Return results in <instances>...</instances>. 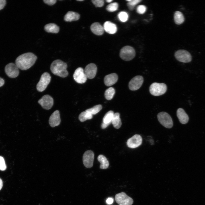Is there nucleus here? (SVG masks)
<instances>
[{
	"label": "nucleus",
	"instance_id": "nucleus-5",
	"mask_svg": "<svg viewBox=\"0 0 205 205\" xmlns=\"http://www.w3.org/2000/svg\"><path fill=\"white\" fill-rule=\"evenodd\" d=\"M157 117L160 124L165 128H170L173 126L172 118L166 112H159L157 114Z\"/></svg>",
	"mask_w": 205,
	"mask_h": 205
},
{
	"label": "nucleus",
	"instance_id": "nucleus-27",
	"mask_svg": "<svg viewBox=\"0 0 205 205\" xmlns=\"http://www.w3.org/2000/svg\"><path fill=\"white\" fill-rule=\"evenodd\" d=\"M93 114L86 111L81 112L79 115V119L81 122H83L87 120L91 119Z\"/></svg>",
	"mask_w": 205,
	"mask_h": 205
},
{
	"label": "nucleus",
	"instance_id": "nucleus-1",
	"mask_svg": "<svg viewBox=\"0 0 205 205\" xmlns=\"http://www.w3.org/2000/svg\"><path fill=\"white\" fill-rule=\"evenodd\" d=\"M37 59V56L33 53H26L17 57L15 61V64L19 69L26 70L33 65Z\"/></svg>",
	"mask_w": 205,
	"mask_h": 205
},
{
	"label": "nucleus",
	"instance_id": "nucleus-14",
	"mask_svg": "<svg viewBox=\"0 0 205 205\" xmlns=\"http://www.w3.org/2000/svg\"><path fill=\"white\" fill-rule=\"evenodd\" d=\"M142 138L140 135L135 134L128 140L127 145L129 148H136L142 144Z\"/></svg>",
	"mask_w": 205,
	"mask_h": 205
},
{
	"label": "nucleus",
	"instance_id": "nucleus-8",
	"mask_svg": "<svg viewBox=\"0 0 205 205\" xmlns=\"http://www.w3.org/2000/svg\"><path fill=\"white\" fill-rule=\"evenodd\" d=\"M175 56L178 61L183 63H188L192 60V56L189 52L183 50H180L175 53Z\"/></svg>",
	"mask_w": 205,
	"mask_h": 205
},
{
	"label": "nucleus",
	"instance_id": "nucleus-4",
	"mask_svg": "<svg viewBox=\"0 0 205 205\" xmlns=\"http://www.w3.org/2000/svg\"><path fill=\"white\" fill-rule=\"evenodd\" d=\"M136 55V52L132 47L126 46L123 47L120 50V56L124 60L129 61L133 59Z\"/></svg>",
	"mask_w": 205,
	"mask_h": 205
},
{
	"label": "nucleus",
	"instance_id": "nucleus-34",
	"mask_svg": "<svg viewBox=\"0 0 205 205\" xmlns=\"http://www.w3.org/2000/svg\"><path fill=\"white\" fill-rule=\"evenodd\" d=\"M146 11V7L143 5L138 6L136 8L137 12L139 14L144 13Z\"/></svg>",
	"mask_w": 205,
	"mask_h": 205
},
{
	"label": "nucleus",
	"instance_id": "nucleus-39",
	"mask_svg": "<svg viewBox=\"0 0 205 205\" xmlns=\"http://www.w3.org/2000/svg\"><path fill=\"white\" fill-rule=\"evenodd\" d=\"M110 124H105L102 122L101 125V127L102 129H104L107 127Z\"/></svg>",
	"mask_w": 205,
	"mask_h": 205
},
{
	"label": "nucleus",
	"instance_id": "nucleus-16",
	"mask_svg": "<svg viewBox=\"0 0 205 205\" xmlns=\"http://www.w3.org/2000/svg\"><path fill=\"white\" fill-rule=\"evenodd\" d=\"M61 121L59 111L57 110L54 111L50 116L49 123L51 127H54L60 125Z\"/></svg>",
	"mask_w": 205,
	"mask_h": 205
},
{
	"label": "nucleus",
	"instance_id": "nucleus-10",
	"mask_svg": "<svg viewBox=\"0 0 205 205\" xmlns=\"http://www.w3.org/2000/svg\"><path fill=\"white\" fill-rule=\"evenodd\" d=\"M38 103L44 109L48 110L51 108L54 104L53 98L50 95H44L38 100Z\"/></svg>",
	"mask_w": 205,
	"mask_h": 205
},
{
	"label": "nucleus",
	"instance_id": "nucleus-24",
	"mask_svg": "<svg viewBox=\"0 0 205 205\" xmlns=\"http://www.w3.org/2000/svg\"><path fill=\"white\" fill-rule=\"evenodd\" d=\"M174 19L175 23L178 25L183 23L184 20V17L183 13L181 12L177 11L175 12L174 13Z\"/></svg>",
	"mask_w": 205,
	"mask_h": 205
},
{
	"label": "nucleus",
	"instance_id": "nucleus-28",
	"mask_svg": "<svg viewBox=\"0 0 205 205\" xmlns=\"http://www.w3.org/2000/svg\"><path fill=\"white\" fill-rule=\"evenodd\" d=\"M115 93V90L112 87H110L107 89L105 91L104 96L107 100H110L113 98Z\"/></svg>",
	"mask_w": 205,
	"mask_h": 205
},
{
	"label": "nucleus",
	"instance_id": "nucleus-3",
	"mask_svg": "<svg viewBox=\"0 0 205 205\" xmlns=\"http://www.w3.org/2000/svg\"><path fill=\"white\" fill-rule=\"evenodd\" d=\"M167 90V85L163 83H153L150 85L149 88L150 93L155 96L162 95L166 92Z\"/></svg>",
	"mask_w": 205,
	"mask_h": 205
},
{
	"label": "nucleus",
	"instance_id": "nucleus-43",
	"mask_svg": "<svg viewBox=\"0 0 205 205\" xmlns=\"http://www.w3.org/2000/svg\"><path fill=\"white\" fill-rule=\"evenodd\" d=\"M77 1H83V0H77Z\"/></svg>",
	"mask_w": 205,
	"mask_h": 205
},
{
	"label": "nucleus",
	"instance_id": "nucleus-30",
	"mask_svg": "<svg viewBox=\"0 0 205 205\" xmlns=\"http://www.w3.org/2000/svg\"><path fill=\"white\" fill-rule=\"evenodd\" d=\"M127 5L128 8L131 11L134 10L135 6L140 2L141 1V0H127Z\"/></svg>",
	"mask_w": 205,
	"mask_h": 205
},
{
	"label": "nucleus",
	"instance_id": "nucleus-19",
	"mask_svg": "<svg viewBox=\"0 0 205 205\" xmlns=\"http://www.w3.org/2000/svg\"><path fill=\"white\" fill-rule=\"evenodd\" d=\"M104 30L107 33L111 34L116 33L117 28L116 25L110 21L105 22L103 25Z\"/></svg>",
	"mask_w": 205,
	"mask_h": 205
},
{
	"label": "nucleus",
	"instance_id": "nucleus-26",
	"mask_svg": "<svg viewBox=\"0 0 205 205\" xmlns=\"http://www.w3.org/2000/svg\"><path fill=\"white\" fill-rule=\"evenodd\" d=\"M114 112L112 110H110L107 112L104 116L102 120L103 123L110 124L112 123V120L114 115Z\"/></svg>",
	"mask_w": 205,
	"mask_h": 205
},
{
	"label": "nucleus",
	"instance_id": "nucleus-42",
	"mask_svg": "<svg viewBox=\"0 0 205 205\" xmlns=\"http://www.w3.org/2000/svg\"><path fill=\"white\" fill-rule=\"evenodd\" d=\"M112 1V0H106V1L108 3H110Z\"/></svg>",
	"mask_w": 205,
	"mask_h": 205
},
{
	"label": "nucleus",
	"instance_id": "nucleus-25",
	"mask_svg": "<svg viewBox=\"0 0 205 205\" xmlns=\"http://www.w3.org/2000/svg\"><path fill=\"white\" fill-rule=\"evenodd\" d=\"M98 160L100 163V168L101 169H106L109 165V162L106 157L102 155H100L98 157Z\"/></svg>",
	"mask_w": 205,
	"mask_h": 205
},
{
	"label": "nucleus",
	"instance_id": "nucleus-22",
	"mask_svg": "<svg viewBox=\"0 0 205 205\" xmlns=\"http://www.w3.org/2000/svg\"><path fill=\"white\" fill-rule=\"evenodd\" d=\"M45 30L48 32L57 33L59 31V27L56 24L50 23L46 24L44 26Z\"/></svg>",
	"mask_w": 205,
	"mask_h": 205
},
{
	"label": "nucleus",
	"instance_id": "nucleus-6",
	"mask_svg": "<svg viewBox=\"0 0 205 205\" xmlns=\"http://www.w3.org/2000/svg\"><path fill=\"white\" fill-rule=\"evenodd\" d=\"M51 79V76L48 73L45 72L43 73L36 85L37 91L40 92L44 91L50 83Z\"/></svg>",
	"mask_w": 205,
	"mask_h": 205
},
{
	"label": "nucleus",
	"instance_id": "nucleus-32",
	"mask_svg": "<svg viewBox=\"0 0 205 205\" xmlns=\"http://www.w3.org/2000/svg\"><path fill=\"white\" fill-rule=\"evenodd\" d=\"M119 20L121 22H124L127 20L128 19V15L127 13L124 11L120 12L118 15Z\"/></svg>",
	"mask_w": 205,
	"mask_h": 205
},
{
	"label": "nucleus",
	"instance_id": "nucleus-41",
	"mask_svg": "<svg viewBox=\"0 0 205 205\" xmlns=\"http://www.w3.org/2000/svg\"><path fill=\"white\" fill-rule=\"evenodd\" d=\"M3 186V181L0 178V190L2 188Z\"/></svg>",
	"mask_w": 205,
	"mask_h": 205
},
{
	"label": "nucleus",
	"instance_id": "nucleus-11",
	"mask_svg": "<svg viewBox=\"0 0 205 205\" xmlns=\"http://www.w3.org/2000/svg\"><path fill=\"white\" fill-rule=\"evenodd\" d=\"M144 82L143 77L141 75H137L134 77L130 81L129 88L132 91H136L139 89Z\"/></svg>",
	"mask_w": 205,
	"mask_h": 205
},
{
	"label": "nucleus",
	"instance_id": "nucleus-29",
	"mask_svg": "<svg viewBox=\"0 0 205 205\" xmlns=\"http://www.w3.org/2000/svg\"><path fill=\"white\" fill-rule=\"evenodd\" d=\"M102 108V106L101 104H98L94 106L92 108L87 109L85 111L93 115L99 112Z\"/></svg>",
	"mask_w": 205,
	"mask_h": 205
},
{
	"label": "nucleus",
	"instance_id": "nucleus-21",
	"mask_svg": "<svg viewBox=\"0 0 205 205\" xmlns=\"http://www.w3.org/2000/svg\"><path fill=\"white\" fill-rule=\"evenodd\" d=\"M80 17L78 13L73 11H69L65 15L64 20L66 22L76 21L79 19Z\"/></svg>",
	"mask_w": 205,
	"mask_h": 205
},
{
	"label": "nucleus",
	"instance_id": "nucleus-20",
	"mask_svg": "<svg viewBox=\"0 0 205 205\" xmlns=\"http://www.w3.org/2000/svg\"><path fill=\"white\" fill-rule=\"evenodd\" d=\"M90 28L92 32L96 35L100 36L103 34V27L99 22L93 23L91 26Z\"/></svg>",
	"mask_w": 205,
	"mask_h": 205
},
{
	"label": "nucleus",
	"instance_id": "nucleus-38",
	"mask_svg": "<svg viewBox=\"0 0 205 205\" xmlns=\"http://www.w3.org/2000/svg\"><path fill=\"white\" fill-rule=\"evenodd\" d=\"M114 201V199L113 198L111 197H110L108 198L106 200V203L108 204H112Z\"/></svg>",
	"mask_w": 205,
	"mask_h": 205
},
{
	"label": "nucleus",
	"instance_id": "nucleus-40",
	"mask_svg": "<svg viewBox=\"0 0 205 205\" xmlns=\"http://www.w3.org/2000/svg\"><path fill=\"white\" fill-rule=\"evenodd\" d=\"M5 83L4 80L2 78L0 77V87L3 86Z\"/></svg>",
	"mask_w": 205,
	"mask_h": 205
},
{
	"label": "nucleus",
	"instance_id": "nucleus-18",
	"mask_svg": "<svg viewBox=\"0 0 205 205\" xmlns=\"http://www.w3.org/2000/svg\"><path fill=\"white\" fill-rule=\"evenodd\" d=\"M177 115L180 122L182 124L187 123L189 120V117L183 109L178 108L177 111Z\"/></svg>",
	"mask_w": 205,
	"mask_h": 205
},
{
	"label": "nucleus",
	"instance_id": "nucleus-36",
	"mask_svg": "<svg viewBox=\"0 0 205 205\" xmlns=\"http://www.w3.org/2000/svg\"><path fill=\"white\" fill-rule=\"evenodd\" d=\"M44 2L49 5H52L54 4L56 2V0H44Z\"/></svg>",
	"mask_w": 205,
	"mask_h": 205
},
{
	"label": "nucleus",
	"instance_id": "nucleus-37",
	"mask_svg": "<svg viewBox=\"0 0 205 205\" xmlns=\"http://www.w3.org/2000/svg\"><path fill=\"white\" fill-rule=\"evenodd\" d=\"M5 0H0V10L3 9L6 4Z\"/></svg>",
	"mask_w": 205,
	"mask_h": 205
},
{
	"label": "nucleus",
	"instance_id": "nucleus-17",
	"mask_svg": "<svg viewBox=\"0 0 205 205\" xmlns=\"http://www.w3.org/2000/svg\"><path fill=\"white\" fill-rule=\"evenodd\" d=\"M118 80V75L113 73L106 75L104 78V82L106 86H110L115 84Z\"/></svg>",
	"mask_w": 205,
	"mask_h": 205
},
{
	"label": "nucleus",
	"instance_id": "nucleus-7",
	"mask_svg": "<svg viewBox=\"0 0 205 205\" xmlns=\"http://www.w3.org/2000/svg\"><path fill=\"white\" fill-rule=\"evenodd\" d=\"M115 200L119 205H132L133 203V199L124 192L116 194Z\"/></svg>",
	"mask_w": 205,
	"mask_h": 205
},
{
	"label": "nucleus",
	"instance_id": "nucleus-2",
	"mask_svg": "<svg viewBox=\"0 0 205 205\" xmlns=\"http://www.w3.org/2000/svg\"><path fill=\"white\" fill-rule=\"evenodd\" d=\"M67 63L61 60L58 59L53 61L51 64L50 69L54 75L62 78L65 77L68 75L67 70Z\"/></svg>",
	"mask_w": 205,
	"mask_h": 205
},
{
	"label": "nucleus",
	"instance_id": "nucleus-33",
	"mask_svg": "<svg viewBox=\"0 0 205 205\" xmlns=\"http://www.w3.org/2000/svg\"><path fill=\"white\" fill-rule=\"evenodd\" d=\"M7 166L6 165L4 158L1 156H0V170L4 171L6 170Z\"/></svg>",
	"mask_w": 205,
	"mask_h": 205
},
{
	"label": "nucleus",
	"instance_id": "nucleus-13",
	"mask_svg": "<svg viewBox=\"0 0 205 205\" xmlns=\"http://www.w3.org/2000/svg\"><path fill=\"white\" fill-rule=\"evenodd\" d=\"M73 77L76 82L80 84L85 83L87 78L84 73L83 69L81 67L77 68L75 70L73 74Z\"/></svg>",
	"mask_w": 205,
	"mask_h": 205
},
{
	"label": "nucleus",
	"instance_id": "nucleus-35",
	"mask_svg": "<svg viewBox=\"0 0 205 205\" xmlns=\"http://www.w3.org/2000/svg\"><path fill=\"white\" fill-rule=\"evenodd\" d=\"M92 2L95 7H101L104 5V1L103 0H92Z\"/></svg>",
	"mask_w": 205,
	"mask_h": 205
},
{
	"label": "nucleus",
	"instance_id": "nucleus-31",
	"mask_svg": "<svg viewBox=\"0 0 205 205\" xmlns=\"http://www.w3.org/2000/svg\"><path fill=\"white\" fill-rule=\"evenodd\" d=\"M118 3L114 2L109 4L106 6V9L108 11L112 12L116 11L118 9Z\"/></svg>",
	"mask_w": 205,
	"mask_h": 205
},
{
	"label": "nucleus",
	"instance_id": "nucleus-12",
	"mask_svg": "<svg viewBox=\"0 0 205 205\" xmlns=\"http://www.w3.org/2000/svg\"><path fill=\"white\" fill-rule=\"evenodd\" d=\"M94 155V153L91 150H87L84 153L83 157V161L84 165L86 167L90 168L92 167Z\"/></svg>",
	"mask_w": 205,
	"mask_h": 205
},
{
	"label": "nucleus",
	"instance_id": "nucleus-9",
	"mask_svg": "<svg viewBox=\"0 0 205 205\" xmlns=\"http://www.w3.org/2000/svg\"><path fill=\"white\" fill-rule=\"evenodd\" d=\"M5 71L6 75L11 78L16 77L19 73L18 67L15 64L13 63L7 64L5 67Z\"/></svg>",
	"mask_w": 205,
	"mask_h": 205
},
{
	"label": "nucleus",
	"instance_id": "nucleus-15",
	"mask_svg": "<svg viewBox=\"0 0 205 205\" xmlns=\"http://www.w3.org/2000/svg\"><path fill=\"white\" fill-rule=\"evenodd\" d=\"M97 70V68L95 64L90 63L85 67L84 72L87 78L92 79L95 77Z\"/></svg>",
	"mask_w": 205,
	"mask_h": 205
},
{
	"label": "nucleus",
	"instance_id": "nucleus-23",
	"mask_svg": "<svg viewBox=\"0 0 205 205\" xmlns=\"http://www.w3.org/2000/svg\"><path fill=\"white\" fill-rule=\"evenodd\" d=\"M120 116V114L118 112L114 113L112 120V123L114 127L116 129L119 128L122 125V122Z\"/></svg>",
	"mask_w": 205,
	"mask_h": 205
}]
</instances>
